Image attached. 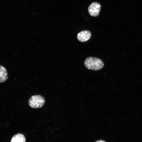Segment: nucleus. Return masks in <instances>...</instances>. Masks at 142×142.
<instances>
[{
	"mask_svg": "<svg viewBox=\"0 0 142 142\" xmlns=\"http://www.w3.org/2000/svg\"><path fill=\"white\" fill-rule=\"evenodd\" d=\"M92 34L91 32L88 30L82 31L77 35L78 39L82 42H85L89 40L91 38Z\"/></svg>",
	"mask_w": 142,
	"mask_h": 142,
	"instance_id": "obj_4",
	"label": "nucleus"
},
{
	"mask_svg": "<svg viewBox=\"0 0 142 142\" xmlns=\"http://www.w3.org/2000/svg\"><path fill=\"white\" fill-rule=\"evenodd\" d=\"M95 142H106V141L102 140H99L96 141Z\"/></svg>",
	"mask_w": 142,
	"mask_h": 142,
	"instance_id": "obj_7",
	"label": "nucleus"
},
{
	"mask_svg": "<svg viewBox=\"0 0 142 142\" xmlns=\"http://www.w3.org/2000/svg\"><path fill=\"white\" fill-rule=\"evenodd\" d=\"M8 78L7 70L2 65H0V83L5 82Z\"/></svg>",
	"mask_w": 142,
	"mask_h": 142,
	"instance_id": "obj_5",
	"label": "nucleus"
},
{
	"mask_svg": "<svg viewBox=\"0 0 142 142\" xmlns=\"http://www.w3.org/2000/svg\"><path fill=\"white\" fill-rule=\"evenodd\" d=\"M45 103L44 98L40 95L32 96L30 97L28 100L29 105L34 108H39L42 107Z\"/></svg>",
	"mask_w": 142,
	"mask_h": 142,
	"instance_id": "obj_2",
	"label": "nucleus"
},
{
	"mask_svg": "<svg viewBox=\"0 0 142 142\" xmlns=\"http://www.w3.org/2000/svg\"><path fill=\"white\" fill-rule=\"evenodd\" d=\"M11 142H26V139L23 134L18 133L13 136Z\"/></svg>",
	"mask_w": 142,
	"mask_h": 142,
	"instance_id": "obj_6",
	"label": "nucleus"
},
{
	"mask_svg": "<svg viewBox=\"0 0 142 142\" xmlns=\"http://www.w3.org/2000/svg\"><path fill=\"white\" fill-rule=\"evenodd\" d=\"M100 4L96 2L92 3L89 6L88 11L89 14L92 16L95 17L99 14L101 9Z\"/></svg>",
	"mask_w": 142,
	"mask_h": 142,
	"instance_id": "obj_3",
	"label": "nucleus"
},
{
	"mask_svg": "<svg viewBox=\"0 0 142 142\" xmlns=\"http://www.w3.org/2000/svg\"><path fill=\"white\" fill-rule=\"evenodd\" d=\"M85 67L90 70L97 71L101 69L104 66V63L100 59L93 57H89L85 60Z\"/></svg>",
	"mask_w": 142,
	"mask_h": 142,
	"instance_id": "obj_1",
	"label": "nucleus"
}]
</instances>
